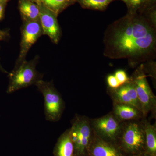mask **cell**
<instances>
[{"label": "cell", "instance_id": "cell-3", "mask_svg": "<svg viewBox=\"0 0 156 156\" xmlns=\"http://www.w3.org/2000/svg\"><path fill=\"white\" fill-rule=\"evenodd\" d=\"M38 59V56H36L30 61L25 60L20 64L14 66L13 70L9 73L7 93L10 94L35 85L37 82L42 80L43 74L36 69Z\"/></svg>", "mask_w": 156, "mask_h": 156}, {"label": "cell", "instance_id": "cell-8", "mask_svg": "<svg viewBox=\"0 0 156 156\" xmlns=\"http://www.w3.org/2000/svg\"><path fill=\"white\" fill-rule=\"evenodd\" d=\"M21 33L20 51L15 66L18 65L26 60V57L29 50L43 34L40 20L23 21Z\"/></svg>", "mask_w": 156, "mask_h": 156}, {"label": "cell", "instance_id": "cell-22", "mask_svg": "<svg viewBox=\"0 0 156 156\" xmlns=\"http://www.w3.org/2000/svg\"><path fill=\"white\" fill-rule=\"evenodd\" d=\"M7 37H8V36H6L4 35H0V41H3V40H5L6 38H7ZM0 71H2V72L5 73H8V72L3 68L2 66V65L1 64V62H0Z\"/></svg>", "mask_w": 156, "mask_h": 156}, {"label": "cell", "instance_id": "cell-10", "mask_svg": "<svg viewBox=\"0 0 156 156\" xmlns=\"http://www.w3.org/2000/svg\"><path fill=\"white\" fill-rule=\"evenodd\" d=\"M108 94L113 102L129 105L135 107L141 112L136 88L134 82L131 80L116 89H109Z\"/></svg>", "mask_w": 156, "mask_h": 156}, {"label": "cell", "instance_id": "cell-7", "mask_svg": "<svg viewBox=\"0 0 156 156\" xmlns=\"http://www.w3.org/2000/svg\"><path fill=\"white\" fill-rule=\"evenodd\" d=\"M95 134L101 139L115 144L120 134L123 122L111 112L103 116L90 119Z\"/></svg>", "mask_w": 156, "mask_h": 156}, {"label": "cell", "instance_id": "cell-4", "mask_svg": "<svg viewBox=\"0 0 156 156\" xmlns=\"http://www.w3.org/2000/svg\"><path fill=\"white\" fill-rule=\"evenodd\" d=\"M71 124L69 129L74 156H87L94 135L90 119L76 115L72 120Z\"/></svg>", "mask_w": 156, "mask_h": 156}, {"label": "cell", "instance_id": "cell-14", "mask_svg": "<svg viewBox=\"0 0 156 156\" xmlns=\"http://www.w3.org/2000/svg\"><path fill=\"white\" fill-rule=\"evenodd\" d=\"M19 9L23 21L40 20V10L36 3L30 0H19Z\"/></svg>", "mask_w": 156, "mask_h": 156}, {"label": "cell", "instance_id": "cell-13", "mask_svg": "<svg viewBox=\"0 0 156 156\" xmlns=\"http://www.w3.org/2000/svg\"><path fill=\"white\" fill-rule=\"evenodd\" d=\"M54 156H74V147L70 129H67L57 140L54 149Z\"/></svg>", "mask_w": 156, "mask_h": 156}, {"label": "cell", "instance_id": "cell-2", "mask_svg": "<svg viewBox=\"0 0 156 156\" xmlns=\"http://www.w3.org/2000/svg\"><path fill=\"white\" fill-rule=\"evenodd\" d=\"M142 119L123 122L115 144L125 156L145 153V136Z\"/></svg>", "mask_w": 156, "mask_h": 156}, {"label": "cell", "instance_id": "cell-1", "mask_svg": "<svg viewBox=\"0 0 156 156\" xmlns=\"http://www.w3.org/2000/svg\"><path fill=\"white\" fill-rule=\"evenodd\" d=\"M113 33L111 48L119 57H134L150 52L155 44L153 29L134 14H130Z\"/></svg>", "mask_w": 156, "mask_h": 156}, {"label": "cell", "instance_id": "cell-25", "mask_svg": "<svg viewBox=\"0 0 156 156\" xmlns=\"http://www.w3.org/2000/svg\"><path fill=\"white\" fill-rule=\"evenodd\" d=\"M9 0H0V3H3V4H7Z\"/></svg>", "mask_w": 156, "mask_h": 156}, {"label": "cell", "instance_id": "cell-18", "mask_svg": "<svg viewBox=\"0 0 156 156\" xmlns=\"http://www.w3.org/2000/svg\"><path fill=\"white\" fill-rule=\"evenodd\" d=\"M150 2H151L149 0H129L127 5L129 9V14H136L138 10Z\"/></svg>", "mask_w": 156, "mask_h": 156}, {"label": "cell", "instance_id": "cell-9", "mask_svg": "<svg viewBox=\"0 0 156 156\" xmlns=\"http://www.w3.org/2000/svg\"><path fill=\"white\" fill-rule=\"evenodd\" d=\"M37 4L40 10L39 20L43 34L49 37L54 44H58L61 37V31L57 19V15L42 4Z\"/></svg>", "mask_w": 156, "mask_h": 156}, {"label": "cell", "instance_id": "cell-27", "mask_svg": "<svg viewBox=\"0 0 156 156\" xmlns=\"http://www.w3.org/2000/svg\"><path fill=\"white\" fill-rule=\"evenodd\" d=\"M150 1V2H154L155 1V0H149Z\"/></svg>", "mask_w": 156, "mask_h": 156}, {"label": "cell", "instance_id": "cell-23", "mask_svg": "<svg viewBox=\"0 0 156 156\" xmlns=\"http://www.w3.org/2000/svg\"><path fill=\"white\" fill-rule=\"evenodd\" d=\"M0 35H1L6 36H8L9 35V33H8L7 31L2 30H0Z\"/></svg>", "mask_w": 156, "mask_h": 156}, {"label": "cell", "instance_id": "cell-17", "mask_svg": "<svg viewBox=\"0 0 156 156\" xmlns=\"http://www.w3.org/2000/svg\"><path fill=\"white\" fill-rule=\"evenodd\" d=\"M114 0H76L83 8L103 11Z\"/></svg>", "mask_w": 156, "mask_h": 156}, {"label": "cell", "instance_id": "cell-20", "mask_svg": "<svg viewBox=\"0 0 156 156\" xmlns=\"http://www.w3.org/2000/svg\"><path fill=\"white\" fill-rule=\"evenodd\" d=\"M107 82L110 89H116L121 86L114 75L108 76L107 78Z\"/></svg>", "mask_w": 156, "mask_h": 156}, {"label": "cell", "instance_id": "cell-24", "mask_svg": "<svg viewBox=\"0 0 156 156\" xmlns=\"http://www.w3.org/2000/svg\"><path fill=\"white\" fill-rule=\"evenodd\" d=\"M133 156H154L145 153H142L140 154H139Z\"/></svg>", "mask_w": 156, "mask_h": 156}, {"label": "cell", "instance_id": "cell-26", "mask_svg": "<svg viewBox=\"0 0 156 156\" xmlns=\"http://www.w3.org/2000/svg\"><path fill=\"white\" fill-rule=\"evenodd\" d=\"M122 1H123V2H125L126 3V5H128V2H129V0H122Z\"/></svg>", "mask_w": 156, "mask_h": 156}, {"label": "cell", "instance_id": "cell-19", "mask_svg": "<svg viewBox=\"0 0 156 156\" xmlns=\"http://www.w3.org/2000/svg\"><path fill=\"white\" fill-rule=\"evenodd\" d=\"M114 76L121 85L126 83L131 80V78L128 77L126 72L122 70L116 72Z\"/></svg>", "mask_w": 156, "mask_h": 156}, {"label": "cell", "instance_id": "cell-12", "mask_svg": "<svg viewBox=\"0 0 156 156\" xmlns=\"http://www.w3.org/2000/svg\"><path fill=\"white\" fill-rule=\"evenodd\" d=\"M112 113L122 122L144 119L142 112L135 107L125 104L113 102Z\"/></svg>", "mask_w": 156, "mask_h": 156}, {"label": "cell", "instance_id": "cell-6", "mask_svg": "<svg viewBox=\"0 0 156 156\" xmlns=\"http://www.w3.org/2000/svg\"><path fill=\"white\" fill-rule=\"evenodd\" d=\"M131 78L135 84L144 117L145 118L150 112L155 116L156 97L148 83L146 76L140 69L136 70Z\"/></svg>", "mask_w": 156, "mask_h": 156}, {"label": "cell", "instance_id": "cell-15", "mask_svg": "<svg viewBox=\"0 0 156 156\" xmlns=\"http://www.w3.org/2000/svg\"><path fill=\"white\" fill-rule=\"evenodd\" d=\"M145 136V153L156 156V127L145 118L142 119Z\"/></svg>", "mask_w": 156, "mask_h": 156}, {"label": "cell", "instance_id": "cell-21", "mask_svg": "<svg viewBox=\"0 0 156 156\" xmlns=\"http://www.w3.org/2000/svg\"><path fill=\"white\" fill-rule=\"evenodd\" d=\"M6 5L5 4L0 3V21L4 18L5 7Z\"/></svg>", "mask_w": 156, "mask_h": 156}, {"label": "cell", "instance_id": "cell-11", "mask_svg": "<svg viewBox=\"0 0 156 156\" xmlns=\"http://www.w3.org/2000/svg\"><path fill=\"white\" fill-rule=\"evenodd\" d=\"M87 156H125L115 144L101 139L94 132Z\"/></svg>", "mask_w": 156, "mask_h": 156}, {"label": "cell", "instance_id": "cell-5", "mask_svg": "<svg viewBox=\"0 0 156 156\" xmlns=\"http://www.w3.org/2000/svg\"><path fill=\"white\" fill-rule=\"evenodd\" d=\"M37 88L44 97L46 119L56 122L60 119L65 109V103L53 82L40 80L36 83Z\"/></svg>", "mask_w": 156, "mask_h": 156}, {"label": "cell", "instance_id": "cell-16", "mask_svg": "<svg viewBox=\"0 0 156 156\" xmlns=\"http://www.w3.org/2000/svg\"><path fill=\"white\" fill-rule=\"evenodd\" d=\"M42 4L58 16L63 10L76 2V0H30Z\"/></svg>", "mask_w": 156, "mask_h": 156}]
</instances>
